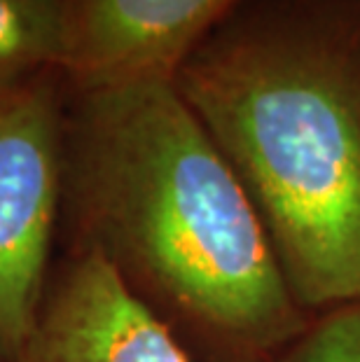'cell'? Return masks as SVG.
<instances>
[{
    "instance_id": "cell-1",
    "label": "cell",
    "mask_w": 360,
    "mask_h": 362,
    "mask_svg": "<svg viewBox=\"0 0 360 362\" xmlns=\"http://www.w3.org/2000/svg\"><path fill=\"white\" fill-rule=\"evenodd\" d=\"M64 206L194 362H277L313 318L173 80L71 87Z\"/></svg>"
},
{
    "instance_id": "cell-2",
    "label": "cell",
    "mask_w": 360,
    "mask_h": 362,
    "mask_svg": "<svg viewBox=\"0 0 360 362\" xmlns=\"http://www.w3.org/2000/svg\"><path fill=\"white\" fill-rule=\"evenodd\" d=\"M173 84L309 313L360 299V0H241Z\"/></svg>"
},
{
    "instance_id": "cell-3",
    "label": "cell",
    "mask_w": 360,
    "mask_h": 362,
    "mask_svg": "<svg viewBox=\"0 0 360 362\" xmlns=\"http://www.w3.org/2000/svg\"><path fill=\"white\" fill-rule=\"evenodd\" d=\"M68 94L59 68L0 80V351L7 362L24 351L50 290Z\"/></svg>"
},
{
    "instance_id": "cell-4",
    "label": "cell",
    "mask_w": 360,
    "mask_h": 362,
    "mask_svg": "<svg viewBox=\"0 0 360 362\" xmlns=\"http://www.w3.org/2000/svg\"><path fill=\"white\" fill-rule=\"evenodd\" d=\"M241 0H64L73 89L168 78Z\"/></svg>"
},
{
    "instance_id": "cell-5",
    "label": "cell",
    "mask_w": 360,
    "mask_h": 362,
    "mask_svg": "<svg viewBox=\"0 0 360 362\" xmlns=\"http://www.w3.org/2000/svg\"><path fill=\"white\" fill-rule=\"evenodd\" d=\"M14 362H194L110 264L75 248Z\"/></svg>"
},
{
    "instance_id": "cell-6",
    "label": "cell",
    "mask_w": 360,
    "mask_h": 362,
    "mask_svg": "<svg viewBox=\"0 0 360 362\" xmlns=\"http://www.w3.org/2000/svg\"><path fill=\"white\" fill-rule=\"evenodd\" d=\"M64 0H0V80L64 66Z\"/></svg>"
},
{
    "instance_id": "cell-7",
    "label": "cell",
    "mask_w": 360,
    "mask_h": 362,
    "mask_svg": "<svg viewBox=\"0 0 360 362\" xmlns=\"http://www.w3.org/2000/svg\"><path fill=\"white\" fill-rule=\"evenodd\" d=\"M277 362H360V299L313 313Z\"/></svg>"
},
{
    "instance_id": "cell-8",
    "label": "cell",
    "mask_w": 360,
    "mask_h": 362,
    "mask_svg": "<svg viewBox=\"0 0 360 362\" xmlns=\"http://www.w3.org/2000/svg\"><path fill=\"white\" fill-rule=\"evenodd\" d=\"M0 362H7V360H5V356H3V351H0Z\"/></svg>"
}]
</instances>
